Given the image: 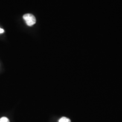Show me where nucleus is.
<instances>
[{
    "label": "nucleus",
    "mask_w": 122,
    "mask_h": 122,
    "mask_svg": "<svg viewBox=\"0 0 122 122\" xmlns=\"http://www.w3.org/2000/svg\"><path fill=\"white\" fill-rule=\"evenodd\" d=\"M4 32V29L0 28V34H1V33H3Z\"/></svg>",
    "instance_id": "20e7f679"
},
{
    "label": "nucleus",
    "mask_w": 122,
    "mask_h": 122,
    "mask_svg": "<svg viewBox=\"0 0 122 122\" xmlns=\"http://www.w3.org/2000/svg\"><path fill=\"white\" fill-rule=\"evenodd\" d=\"M23 19L26 23L27 25L28 26H32L36 23V18L31 14H26L23 15Z\"/></svg>",
    "instance_id": "f257e3e1"
},
{
    "label": "nucleus",
    "mask_w": 122,
    "mask_h": 122,
    "mask_svg": "<svg viewBox=\"0 0 122 122\" xmlns=\"http://www.w3.org/2000/svg\"><path fill=\"white\" fill-rule=\"evenodd\" d=\"M59 122H71V120L66 117H62L59 119Z\"/></svg>",
    "instance_id": "f03ea898"
},
{
    "label": "nucleus",
    "mask_w": 122,
    "mask_h": 122,
    "mask_svg": "<svg viewBox=\"0 0 122 122\" xmlns=\"http://www.w3.org/2000/svg\"><path fill=\"white\" fill-rule=\"evenodd\" d=\"M0 122H10V120L6 117H2L0 118Z\"/></svg>",
    "instance_id": "7ed1b4c3"
}]
</instances>
